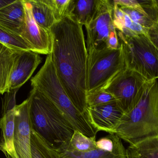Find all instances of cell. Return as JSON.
Segmentation results:
<instances>
[{"instance_id": "cell-30", "label": "cell", "mask_w": 158, "mask_h": 158, "mask_svg": "<svg viewBox=\"0 0 158 158\" xmlns=\"http://www.w3.org/2000/svg\"><path fill=\"white\" fill-rule=\"evenodd\" d=\"M14 1L12 0H0V9L12 3Z\"/></svg>"}, {"instance_id": "cell-14", "label": "cell", "mask_w": 158, "mask_h": 158, "mask_svg": "<svg viewBox=\"0 0 158 158\" xmlns=\"http://www.w3.org/2000/svg\"><path fill=\"white\" fill-rule=\"evenodd\" d=\"M42 62L39 54L31 51H23L17 56L9 81L10 90L18 89L26 83Z\"/></svg>"}, {"instance_id": "cell-16", "label": "cell", "mask_w": 158, "mask_h": 158, "mask_svg": "<svg viewBox=\"0 0 158 158\" xmlns=\"http://www.w3.org/2000/svg\"><path fill=\"white\" fill-rule=\"evenodd\" d=\"M23 51L9 48L0 42V94L10 92L9 81L17 56Z\"/></svg>"}, {"instance_id": "cell-25", "label": "cell", "mask_w": 158, "mask_h": 158, "mask_svg": "<svg viewBox=\"0 0 158 158\" xmlns=\"http://www.w3.org/2000/svg\"><path fill=\"white\" fill-rule=\"evenodd\" d=\"M52 9L56 22L68 16L71 0H46Z\"/></svg>"}, {"instance_id": "cell-18", "label": "cell", "mask_w": 158, "mask_h": 158, "mask_svg": "<svg viewBox=\"0 0 158 158\" xmlns=\"http://www.w3.org/2000/svg\"><path fill=\"white\" fill-rule=\"evenodd\" d=\"M97 0H71L68 16L77 23L86 25L91 20L97 5Z\"/></svg>"}, {"instance_id": "cell-2", "label": "cell", "mask_w": 158, "mask_h": 158, "mask_svg": "<svg viewBox=\"0 0 158 158\" xmlns=\"http://www.w3.org/2000/svg\"><path fill=\"white\" fill-rule=\"evenodd\" d=\"M114 134L129 145L158 136V78L144 84L130 109L123 114Z\"/></svg>"}, {"instance_id": "cell-4", "label": "cell", "mask_w": 158, "mask_h": 158, "mask_svg": "<svg viewBox=\"0 0 158 158\" xmlns=\"http://www.w3.org/2000/svg\"><path fill=\"white\" fill-rule=\"evenodd\" d=\"M28 98L31 129L54 149L68 143L74 129L57 107L35 88Z\"/></svg>"}, {"instance_id": "cell-26", "label": "cell", "mask_w": 158, "mask_h": 158, "mask_svg": "<svg viewBox=\"0 0 158 158\" xmlns=\"http://www.w3.org/2000/svg\"><path fill=\"white\" fill-rule=\"evenodd\" d=\"M114 4L113 23L117 31L122 32L124 27V13L122 11L119 6Z\"/></svg>"}, {"instance_id": "cell-1", "label": "cell", "mask_w": 158, "mask_h": 158, "mask_svg": "<svg viewBox=\"0 0 158 158\" xmlns=\"http://www.w3.org/2000/svg\"><path fill=\"white\" fill-rule=\"evenodd\" d=\"M52 61L59 79L75 107L87 115L88 52L83 25L70 16L50 29Z\"/></svg>"}, {"instance_id": "cell-6", "label": "cell", "mask_w": 158, "mask_h": 158, "mask_svg": "<svg viewBox=\"0 0 158 158\" xmlns=\"http://www.w3.org/2000/svg\"><path fill=\"white\" fill-rule=\"evenodd\" d=\"M125 69L120 48L88 52L86 95L104 90Z\"/></svg>"}, {"instance_id": "cell-12", "label": "cell", "mask_w": 158, "mask_h": 158, "mask_svg": "<svg viewBox=\"0 0 158 158\" xmlns=\"http://www.w3.org/2000/svg\"><path fill=\"white\" fill-rule=\"evenodd\" d=\"M124 112L116 101L103 105L87 107V115L92 126L98 132L114 134Z\"/></svg>"}, {"instance_id": "cell-8", "label": "cell", "mask_w": 158, "mask_h": 158, "mask_svg": "<svg viewBox=\"0 0 158 158\" xmlns=\"http://www.w3.org/2000/svg\"><path fill=\"white\" fill-rule=\"evenodd\" d=\"M113 12V1L97 0L95 12L89 23L85 25L87 52L107 48L110 35L116 30L114 25Z\"/></svg>"}, {"instance_id": "cell-5", "label": "cell", "mask_w": 158, "mask_h": 158, "mask_svg": "<svg viewBox=\"0 0 158 158\" xmlns=\"http://www.w3.org/2000/svg\"><path fill=\"white\" fill-rule=\"evenodd\" d=\"M126 68L147 80L158 78V48L144 35H127L117 30Z\"/></svg>"}, {"instance_id": "cell-3", "label": "cell", "mask_w": 158, "mask_h": 158, "mask_svg": "<svg viewBox=\"0 0 158 158\" xmlns=\"http://www.w3.org/2000/svg\"><path fill=\"white\" fill-rule=\"evenodd\" d=\"M31 82L33 88L57 107L74 130L88 137L96 136L98 131L90 123L87 115L80 112L67 95L59 79L51 53Z\"/></svg>"}, {"instance_id": "cell-23", "label": "cell", "mask_w": 158, "mask_h": 158, "mask_svg": "<svg viewBox=\"0 0 158 158\" xmlns=\"http://www.w3.org/2000/svg\"><path fill=\"white\" fill-rule=\"evenodd\" d=\"M119 7L123 12L129 16L133 22L140 25L143 27L149 28L158 24V20H156L148 15L141 13L130 8L122 6Z\"/></svg>"}, {"instance_id": "cell-13", "label": "cell", "mask_w": 158, "mask_h": 158, "mask_svg": "<svg viewBox=\"0 0 158 158\" xmlns=\"http://www.w3.org/2000/svg\"><path fill=\"white\" fill-rule=\"evenodd\" d=\"M17 91L11 90L7 93L9 95L3 105L2 117L0 118V150L7 158H12L14 156L15 108Z\"/></svg>"}, {"instance_id": "cell-28", "label": "cell", "mask_w": 158, "mask_h": 158, "mask_svg": "<svg viewBox=\"0 0 158 158\" xmlns=\"http://www.w3.org/2000/svg\"><path fill=\"white\" fill-rule=\"evenodd\" d=\"M148 38L157 48L158 47V24L148 29Z\"/></svg>"}, {"instance_id": "cell-7", "label": "cell", "mask_w": 158, "mask_h": 158, "mask_svg": "<svg viewBox=\"0 0 158 158\" xmlns=\"http://www.w3.org/2000/svg\"><path fill=\"white\" fill-rule=\"evenodd\" d=\"M31 138L43 158H126V149L122 139L114 134H109L96 141L97 148L88 152L77 151L66 144L58 149L49 147L35 132Z\"/></svg>"}, {"instance_id": "cell-17", "label": "cell", "mask_w": 158, "mask_h": 158, "mask_svg": "<svg viewBox=\"0 0 158 158\" xmlns=\"http://www.w3.org/2000/svg\"><path fill=\"white\" fill-rule=\"evenodd\" d=\"M126 158H158V136L130 144L126 149Z\"/></svg>"}, {"instance_id": "cell-22", "label": "cell", "mask_w": 158, "mask_h": 158, "mask_svg": "<svg viewBox=\"0 0 158 158\" xmlns=\"http://www.w3.org/2000/svg\"><path fill=\"white\" fill-rule=\"evenodd\" d=\"M0 42L11 48L19 51H31V47L19 35L0 27Z\"/></svg>"}, {"instance_id": "cell-21", "label": "cell", "mask_w": 158, "mask_h": 158, "mask_svg": "<svg viewBox=\"0 0 158 158\" xmlns=\"http://www.w3.org/2000/svg\"><path fill=\"white\" fill-rule=\"evenodd\" d=\"M66 145L72 149L77 151H89L97 148L96 136L88 137L79 131L74 130L71 139L66 143Z\"/></svg>"}, {"instance_id": "cell-20", "label": "cell", "mask_w": 158, "mask_h": 158, "mask_svg": "<svg viewBox=\"0 0 158 158\" xmlns=\"http://www.w3.org/2000/svg\"><path fill=\"white\" fill-rule=\"evenodd\" d=\"M114 3L148 15L158 20V3L156 0H114Z\"/></svg>"}, {"instance_id": "cell-10", "label": "cell", "mask_w": 158, "mask_h": 158, "mask_svg": "<svg viewBox=\"0 0 158 158\" xmlns=\"http://www.w3.org/2000/svg\"><path fill=\"white\" fill-rule=\"evenodd\" d=\"M28 98L15 108L14 156L12 158H32L31 126Z\"/></svg>"}, {"instance_id": "cell-19", "label": "cell", "mask_w": 158, "mask_h": 158, "mask_svg": "<svg viewBox=\"0 0 158 158\" xmlns=\"http://www.w3.org/2000/svg\"><path fill=\"white\" fill-rule=\"evenodd\" d=\"M32 7V13L36 23L47 30L50 31L56 21L52 9L46 0L28 1Z\"/></svg>"}, {"instance_id": "cell-27", "label": "cell", "mask_w": 158, "mask_h": 158, "mask_svg": "<svg viewBox=\"0 0 158 158\" xmlns=\"http://www.w3.org/2000/svg\"><path fill=\"white\" fill-rule=\"evenodd\" d=\"M107 48L111 50L120 48L119 40L117 36V30L111 32L107 42Z\"/></svg>"}, {"instance_id": "cell-29", "label": "cell", "mask_w": 158, "mask_h": 158, "mask_svg": "<svg viewBox=\"0 0 158 158\" xmlns=\"http://www.w3.org/2000/svg\"><path fill=\"white\" fill-rule=\"evenodd\" d=\"M31 146L32 158H43L31 138Z\"/></svg>"}, {"instance_id": "cell-9", "label": "cell", "mask_w": 158, "mask_h": 158, "mask_svg": "<svg viewBox=\"0 0 158 158\" xmlns=\"http://www.w3.org/2000/svg\"><path fill=\"white\" fill-rule=\"evenodd\" d=\"M147 81L140 74L126 68L104 90L115 98L124 112L130 109Z\"/></svg>"}, {"instance_id": "cell-15", "label": "cell", "mask_w": 158, "mask_h": 158, "mask_svg": "<svg viewBox=\"0 0 158 158\" xmlns=\"http://www.w3.org/2000/svg\"><path fill=\"white\" fill-rule=\"evenodd\" d=\"M25 16L23 0H15L0 9V27L20 35L24 23Z\"/></svg>"}, {"instance_id": "cell-24", "label": "cell", "mask_w": 158, "mask_h": 158, "mask_svg": "<svg viewBox=\"0 0 158 158\" xmlns=\"http://www.w3.org/2000/svg\"><path fill=\"white\" fill-rule=\"evenodd\" d=\"M116 101L110 93L104 90H101L86 95L87 107L103 105Z\"/></svg>"}, {"instance_id": "cell-11", "label": "cell", "mask_w": 158, "mask_h": 158, "mask_svg": "<svg viewBox=\"0 0 158 158\" xmlns=\"http://www.w3.org/2000/svg\"><path fill=\"white\" fill-rule=\"evenodd\" d=\"M24 23L20 36L31 47L32 51L38 54H50L52 50V37L51 31L39 25L32 13V7L28 1H24Z\"/></svg>"}]
</instances>
